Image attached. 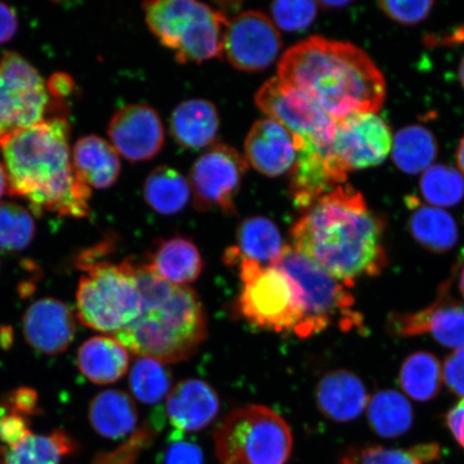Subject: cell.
Returning a JSON list of instances; mask_svg holds the SVG:
<instances>
[{"instance_id": "obj_1", "label": "cell", "mask_w": 464, "mask_h": 464, "mask_svg": "<svg viewBox=\"0 0 464 464\" xmlns=\"http://www.w3.org/2000/svg\"><path fill=\"white\" fill-rule=\"evenodd\" d=\"M385 222L361 193L343 184L305 210L292 229V246L352 287L387 266Z\"/></svg>"}, {"instance_id": "obj_2", "label": "cell", "mask_w": 464, "mask_h": 464, "mask_svg": "<svg viewBox=\"0 0 464 464\" xmlns=\"http://www.w3.org/2000/svg\"><path fill=\"white\" fill-rule=\"evenodd\" d=\"M277 78L316 103L335 123L359 112L379 111L386 97L380 69L352 44L312 37L290 48Z\"/></svg>"}, {"instance_id": "obj_3", "label": "cell", "mask_w": 464, "mask_h": 464, "mask_svg": "<svg viewBox=\"0 0 464 464\" xmlns=\"http://www.w3.org/2000/svg\"><path fill=\"white\" fill-rule=\"evenodd\" d=\"M68 135V121L55 118L0 141L10 195L24 197L38 216H90L91 188L74 169Z\"/></svg>"}, {"instance_id": "obj_4", "label": "cell", "mask_w": 464, "mask_h": 464, "mask_svg": "<svg viewBox=\"0 0 464 464\" xmlns=\"http://www.w3.org/2000/svg\"><path fill=\"white\" fill-rule=\"evenodd\" d=\"M131 261L142 313L114 334L127 350L162 363L187 361L207 339L205 309L188 286L161 280L148 265Z\"/></svg>"}, {"instance_id": "obj_5", "label": "cell", "mask_w": 464, "mask_h": 464, "mask_svg": "<svg viewBox=\"0 0 464 464\" xmlns=\"http://www.w3.org/2000/svg\"><path fill=\"white\" fill-rule=\"evenodd\" d=\"M145 21L160 44L181 63H200L222 56L229 19L223 11L194 0L143 4Z\"/></svg>"}, {"instance_id": "obj_6", "label": "cell", "mask_w": 464, "mask_h": 464, "mask_svg": "<svg viewBox=\"0 0 464 464\" xmlns=\"http://www.w3.org/2000/svg\"><path fill=\"white\" fill-rule=\"evenodd\" d=\"M272 266L285 272L297 284L303 304V318L295 330L300 338H310L333 324L350 332L363 327V318L355 310V298L343 282L292 246H285Z\"/></svg>"}, {"instance_id": "obj_7", "label": "cell", "mask_w": 464, "mask_h": 464, "mask_svg": "<svg viewBox=\"0 0 464 464\" xmlns=\"http://www.w3.org/2000/svg\"><path fill=\"white\" fill-rule=\"evenodd\" d=\"M81 277L77 292V314L81 324L97 332H121L142 313L130 259L116 265L104 260H79Z\"/></svg>"}, {"instance_id": "obj_8", "label": "cell", "mask_w": 464, "mask_h": 464, "mask_svg": "<svg viewBox=\"0 0 464 464\" xmlns=\"http://www.w3.org/2000/svg\"><path fill=\"white\" fill-rule=\"evenodd\" d=\"M214 443L222 464H286L293 435L275 411L247 405L225 417L214 432Z\"/></svg>"}, {"instance_id": "obj_9", "label": "cell", "mask_w": 464, "mask_h": 464, "mask_svg": "<svg viewBox=\"0 0 464 464\" xmlns=\"http://www.w3.org/2000/svg\"><path fill=\"white\" fill-rule=\"evenodd\" d=\"M242 289L237 305L247 322L275 333H295L303 318L297 284L275 266L243 259L239 265Z\"/></svg>"}, {"instance_id": "obj_10", "label": "cell", "mask_w": 464, "mask_h": 464, "mask_svg": "<svg viewBox=\"0 0 464 464\" xmlns=\"http://www.w3.org/2000/svg\"><path fill=\"white\" fill-rule=\"evenodd\" d=\"M48 104L37 69L14 52L0 56V141L44 121Z\"/></svg>"}, {"instance_id": "obj_11", "label": "cell", "mask_w": 464, "mask_h": 464, "mask_svg": "<svg viewBox=\"0 0 464 464\" xmlns=\"http://www.w3.org/2000/svg\"><path fill=\"white\" fill-rule=\"evenodd\" d=\"M255 100L268 119L292 133L295 148L304 144L324 149L332 147L335 121L304 92L275 77L260 87Z\"/></svg>"}, {"instance_id": "obj_12", "label": "cell", "mask_w": 464, "mask_h": 464, "mask_svg": "<svg viewBox=\"0 0 464 464\" xmlns=\"http://www.w3.org/2000/svg\"><path fill=\"white\" fill-rule=\"evenodd\" d=\"M247 166L245 156L229 145H214L202 154L190 170L189 185L197 210L219 208L234 213L235 199Z\"/></svg>"}, {"instance_id": "obj_13", "label": "cell", "mask_w": 464, "mask_h": 464, "mask_svg": "<svg viewBox=\"0 0 464 464\" xmlns=\"http://www.w3.org/2000/svg\"><path fill=\"white\" fill-rule=\"evenodd\" d=\"M390 126L373 112H359L336 121L332 153L345 173L379 166L392 153Z\"/></svg>"}, {"instance_id": "obj_14", "label": "cell", "mask_w": 464, "mask_h": 464, "mask_svg": "<svg viewBox=\"0 0 464 464\" xmlns=\"http://www.w3.org/2000/svg\"><path fill=\"white\" fill-rule=\"evenodd\" d=\"M281 50L280 32L263 13L246 11L229 20L222 55L239 71L263 72L277 60Z\"/></svg>"}, {"instance_id": "obj_15", "label": "cell", "mask_w": 464, "mask_h": 464, "mask_svg": "<svg viewBox=\"0 0 464 464\" xmlns=\"http://www.w3.org/2000/svg\"><path fill=\"white\" fill-rule=\"evenodd\" d=\"M450 280L439 288L433 303L417 312L391 313L387 318V329L398 338L430 335L446 347H464V304L451 298Z\"/></svg>"}, {"instance_id": "obj_16", "label": "cell", "mask_w": 464, "mask_h": 464, "mask_svg": "<svg viewBox=\"0 0 464 464\" xmlns=\"http://www.w3.org/2000/svg\"><path fill=\"white\" fill-rule=\"evenodd\" d=\"M108 135L116 152L130 161L155 158L165 142L160 116L147 104H130L110 121Z\"/></svg>"}, {"instance_id": "obj_17", "label": "cell", "mask_w": 464, "mask_h": 464, "mask_svg": "<svg viewBox=\"0 0 464 464\" xmlns=\"http://www.w3.org/2000/svg\"><path fill=\"white\" fill-rule=\"evenodd\" d=\"M347 173L341 169L332 153L304 144L297 148L293 170L290 171V191L295 207L307 210L321 197L343 185Z\"/></svg>"}, {"instance_id": "obj_18", "label": "cell", "mask_w": 464, "mask_h": 464, "mask_svg": "<svg viewBox=\"0 0 464 464\" xmlns=\"http://www.w3.org/2000/svg\"><path fill=\"white\" fill-rule=\"evenodd\" d=\"M75 330L71 307L53 298L36 301L23 317V334L27 343L44 355L65 352L72 343Z\"/></svg>"}, {"instance_id": "obj_19", "label": "cell", "mask_w": 464, "mask_h": 464, "mask_svg": "<svg viewBox=\"0 0 464 464\" xmlns=\"http://www.w3.org/2000/svg\"><path fill=\"white\" fill-rule=\"evenodd\" d=\"M245 149L247 164L271 178L292 171L297 159L292 133L271 119L257 121L253 125Z\"/></svg>"}, {"instance_id": "obj_20", "label": "cell", "mask_w": 464, "mask_h": 464, "mask_svg": "<svg viewBox=\"0 0 464 464\" xmlns=\"http://www.w3.org/2000/svg\"><path fill=\"white\" fill-rule=\"evenodd\" d=\"M218 411L217 392L202 380L179 382L167 396V416L178 432L202 430L216 419Z\"/></svg>"}, {"instance_id": "obj_21", "label": "cell", "mask_w": 464, "mask_h": 464, "mask_svg": "<svg viewBox=\"0 0 464 464\" xmlns=\"http://www.w3.org/2000/svg\"><path fill=\"white\" fill-rule=\"evenodd\" d=\"M369 394L362 381L347 370L330 371L318 382V410L328 420L336 422L355 420L363 413Z\"/></svg>"}, {"instance_id": "obj_22", "label": "cell", "mask_w": 464, "mask_h": 464, "mask_svg": "<svg viewBox=\"0 0 464 464\" xmlns=\"http://www.w3.org/2000/svg\"><path fill=\"white\" fill-rule=\"evenodd\" d=\"M281 232L271 219L264 217L248 218L237 230V246L226 249L224 261L237 266L243 259L261 266H272L283 251Z\"/></svg>"}, {"instance_id": "obj_23", "label": "cell", "mask_w": 464, "mask_h": 464, "mask_svg": "<svg viewBox=\"0 0 464 464\" xmlns=\"http://www.w3.org/2000/svg\"><path fill=\"white\" fill-rule=\"evenodd\" d=\"M147 265L155 276L176 286H187L195 282L203 269L199 249L183 237L159 243Z\"/></svg>"}, {"instance_id": "obj_24", "label": "cell", "mask_w": 464, "mask_h": 464, "mask_svg": "<svg viewBox=\"0 0 464 464\" xmlns=\"http://www.w3.org/2000/svg\"><path fill=\"white\" fill-rule=\"evenodd\" d=\"M218 130V110L212 102L205 100L183 102L171 114V135L185 149L208 147L216 141Z\"/></svg>"}, {"instance_id": "obj_25", "label": "cell", "mask_w": 464, "mask_h": 464, "mask_svg": "<svg viewBox=\"0 0 464 464\" xmlns=\"http://www.w3.org/2000/svg\"><path fill=\"white\" fill-rule=\"evenodd\" d=\"M129 365V350L109 336L87 340L78 353L81 373L95 384H112L125 375Z\"/></svg>"}, {"instance_id": "obj_26", "label": "cell", "mask_w": 464, "mask_h": 464, "mask_svg": "<svg viewBox=\"0 0 464 464\" xmlns=\"http://www.w3.org/2000/svg\"><path fill=\"white\" fill-rule=\"evenodd\" d=\"M72 164L81 179L98 189L111 188L121 173L119 153L112 144L95 135L81 138L75 143Z\"/></svg>"}, {"instance_id": "obj_27", "label": "cell", "mask_w": 464, "mask_h": 464, "mask_svg": "<svg viewBox=\"0 0 464 464\" xmlns=\"http://www.w3.org/2000/svg\"><path fill=\"white\" fill-rule=\"evenodd\" d=\"M89 420L102 437L118 440L126 437L138 422V410L129 393L109 390L98 393L89 408Z\"/></svg>"}, {"instance_id": "obj_28", "label": "cell", "mask_w": 464, "mask_h": 464, "mask_svg": "<svg viewBox=\"0 0 464 464\" xmlns=\"http://www.w3.org/2000/svg\"><path fill=\"white\" fill-rule=\"evenodd\" d=\"M77 448V442L63 430L32 433L13 448L0 446V464H62Z\"/></svg>"}, {"instance_id": "obj_29", "label": "cell", "mask_w": 464, "mask_h": 464, "mask_svg": "<svg viewBox=\"0 0 464 464\" xmlns=\"http://www.w3.org/2000/svg\"><path fill=\"white\" fill-rule=\"evenodd\" d=\"M413 207L409 229L414 240L432 253H445L454 248L459 239L454 218L440 208Z\"/></svg>"}, {"instance_id": "obj_30", "label": "cell", "mask_w": 464, "mask_h": 464, "mask_svg": "<svg viewBox=\"0 0 464 464\" xmlns=\"http://www.w3.org/2000/svg\"><path fill=\"white\" fill-rule=\"evenodd\" d=\"M368 420L371 429L385 439L401 437L414 421V411L403 394L392 390L380 391L368 402Z\"/></svg>"}, {"instance_id": "obj_31", "label": "cell", "mask_w": 464, "mask_h": 464, "mask_svg": "<svg viewBox=\"0 0 464 464\" xmlns=\"http://www.w3.org/2000/svg\"><path fill=\"white\" fill-rule=\"evenodd\" d=\"M398 382L402 391L419 402L438 396L443 382L442 365L437 356L428 352H416L404 359Z\"/></svg>"}, {"instance_id": "obj_32", "label": "cell", "mask_w": 464, "mask_h": 464, "mask_svg": "<svg viewBox=\"0 0 464 464\" xmlns=\"http://www.w3.org/2000/svg\"><path fill=\"white\" fill-rule=\"evenodd\" d=\"M144 198L161 216H173L187 207L191 189L188 179L171 167H160L144 183Z\"/></svg>"}, {"instance_id": "obj_33", "label": "cell", "mask_w": 464, "mask_h": 464, "mask_svg": "<svg viewBox=\"0 0 464 464\" xmlns=\"http://www.w3.org/2000/svg\"><path fill=\"white\" fill-rule=\"evenodd\" d=\"M392 155L400 170L409 174L425 172L437 158L438 143L425 127H405L393 138Z\"/></svg>"}, {"instance_id": "obj_34", "label": "cell", "mask_w": 464, "mask_h": 464, "mask_svg": "<svg viewBox=\"0 0 464 464\" xmlns=\"http://www.w3.org/2000/svg\"><path fill=\"white\" fill-rule=\"evenodd\" d=\"M440 448L429 443L409 450L386 449L382 446H361L348 449L341 457V464H427L439 460Z\"/></svg>"}, {"instance_id": "obj_35", "label": "cell", "mask_w": 464, "mask_h": 464, "mask_svg": "<svg viewBox=\"0 0 464 464\" xmlns=\"http://www.w3.org/2000/svg\"><path fill=\"white\" fill-rule=\"evenodd\" d=\"M420 191L431 207H454L463 199L464 177L455 168L432 165L422 174Z\"/></svg>"}, {"instance_id": "obj_36", "label": "cell", "mask_w": 464, "mask_h": 464, "mask_svg": "<svg viewBox=\"0 0 464 464\" xmlns=\"http://www.w3.org/2000/svg\"><path fill=\"white\" fill-rule=\"evenodd\" d=\"M130 384L139 401L156 404L171 391V374L165 363L147 357L138 359L131 369Z\"/></svg>"}, {"instance_id": "obj_37", "label": "cell", "mask_w": 464, "mask_h": 464, "mask_svg": "<svg viewBox=\"0 0 464 464\" xmlns=\"http://www.w3.org/2000/svg\"><path fill=\"white\" fill-rule=\"evenodd\" d=\"M36 234L32 214L13 202L0 203V249L19 252L26 248Z\"/></svg>"}, {"instance_id": "obj_38", "label": "cell", "mask_w": 464, "mask_h": 464, "mask_svg": "<svg viewBox=\"0 0 464 464\" xmlns=\"http://www.w3.org/2000/svg\"><path fill=\"white\" fill-rule=\"evenodd\" d=\"M314 2H276L272 4L275 24L286 32H298L309 27L317 14Z\"/></svg>"}, {"instance_id": "obj_39", "label": "cell", "mask_w": 464, "mask_h": 464, "mask_svg": "<svg viewBox=\"0 0 464 464\" xmlns=\"http://www.w3.org/2000/svg\"><path fill=\"white\" fill-rule=\"evenodd\" d=\"M31 420L17 414L5 402H0V446L13 448L33 432L29 427Z\"/></svg>"}, {"instance_id": "obj_40", "label": "cell", "mask_w": 464, "mask_h": 464, "mask_svg": "<svg viewBox=\"0 0 464 464\" xmlns=\"http://www.w3.org/2000/svg\"><path fill=\"white\" fill-rule=\"evenodd\" d=\"M433 5V2H380L379 7L400 24L415 25L426 19Z\"/></svg>"}, {"instance_id": "obj_41", "label": "cell", "mask_w": 464, "mask_h": 464, "mask_svg": "<svg viewBox=\"0 0 464 464\" xmlns=\"http://www.w3.org/2000/svg\"><path fill=\"white\" fill-rule=\"evenodd\" d=\"M442 369L446 386L452 393L464 398V347L446 357Z\"/></svg>"}, {"instance_id": "obj_42", "label": "cell", "mask_w": 464, "mask_h": 464, "mask_svg": "<svg viewBox=\"0 0 464 464\" xmlns=\"http://www.w3.org/2000/svg\"><path fill=\"white\" fill-rule=\"evenodd\" d=\"M10 409L16 411L17 414L29 417L39 413L38 394L28 387L17 388L5 396L2 400Z\"/></svg>"}, {"instance_id": "obj_43", "label": "cell", "mask_w": 464, "mask_h": 464, "mask_svg": "<svg viewBox=\"0 0 464 464\" xmlns=\"http://www.w3.org/2000/svg\"><path fill=\"white\" fill-rule=\"evenodd\" d=\"M165 464H205L199 446L176 440L165 452Z\"/></svg>"}, {"instance_id": "obj_44", "label": "cell", "mask_w": 464, "mask_h": 464, "mask_svg": "<svg viewBox=\"0 0 464 464\" xmlns=\"http://www.w3.org/2000/svg\"><path fill=\"white\" fill-rule=\"evenodd\" d=\"M17 31V17L8 5L0 3V44L10 42Z\"/></svg>"}, {"instance_id": "obj_45", "label": "cell", "mask_w": 464, "mask_h": 464, "mask_svg": "<svg viewBox=\"0 0 464 464\" xmlns=\"http://www.w3.org/2000/svg\"><path fill=\"white\" fill-rule=\"evenodd\" d=\"M446 425L457 442L464 449V398L446 415Z\"/></svg>"}, {"instance_id": "obj_46", "label": "cell", "mask_w": 464, "mask_h": 464, "mask_svg": "<svg viewBox=\"0 0 464 464\" xmlns=\"http://www.w3.org/2000/svg\"><path fill=\"white\" fill-rule=\"evenodd\" d=\"M48 90L57 97L67 96L73 90V81L66 73H56L49 81Z\"/></svg>"}, {"instance_id": "obj_47", "label": "cell", "mask_w": 464, "mask_h": 464, "mask_svg": "<svg viewBox=\"0 0 464 464\" xmlns=\"http://www.w3.org/2000/svg\"><path fill=\"white\" fill-rule=\"evenodd\" d=\"M9 177L7 169H5V166L3 162H0V199L3 198V196L9 193Z\"/></svg>"}, {"instance_id": "obj_48", "label": "cell", "mask_w": 464, "mask_h": 464, "mask_svg": "<svg viewBox=\"0 0 464 464\" xmlns=\"http://www.w3.org/2000/svg\"><path fill=\"white\" fill-rule=\"evenodd\" d=\"M457 165L464 177V137L461 139L459 147L457 150Z\"/></svg>"}, {"instance_id": "obj_49", "label": "cell", "mask_w": 464, "mask_h": 464, "mask_svg": "<svg viewBox=\"0 0 464 464\" xmlns=\"http://www.w3.org/2000/svg\"><path fill=\"white\" fill-rule=\"evenodd\" d=\"M348 2H321V3H317V5H322V7L324 8H328V9H336V8H340V7H345V5H347Z\"/></svg>"}, {"instance_id": "obj_50", "label": "cell", "mask_w": 464, "mask_h": 464, "mask_svg": "<svg viewBox=\"0 0 464 464\" xmlns=\"http://www.w3.org/2000/svg\"><path fill=\"white\" fill-rule=\"evenodd\" d=\"M458 284H459V292L462 295V298L464 299V266L460 271L459 281H458Z\"/></svg>"}, {"instance_id": "obj_51", "label": "cell", "mask_w": 464, "mask_h": 464, "mask_svg": "<svg viewBox=\"0 0 464 464\" xmlns=\"http://www.w3.org/2000/svg\"><path fill=\"white\" fill-rule=\"evenodd\" d=\"M459 77H460L461 84L464 87V56L462 58L460 67H459Z\"/></svg>"}]
</instances>
